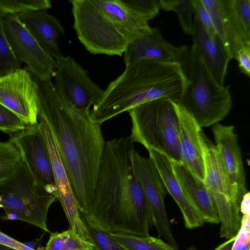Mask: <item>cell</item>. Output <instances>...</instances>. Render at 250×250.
Instances as JSON below:
<instances>
[{
  "mask_svg": "<svg viewBox=\"0 0 250 250\" xmlns=\"http://www.w3.org/2000/svg\"><path fill=\"white\" fill-rule=\"evenodd\" d=\"M110 236L128 250H175L161 238L124 232L109 233Z\"/></svg>",
  "mask_w": 250,
  "mask_h": 250,
  "instance_id": "23",
  "label": "cell"
},
{
  "mask_svg": "<svg viewBox=\"0 0 250 250\" xmlns=\"http://www.w3.org/2000/svg\"><path fill=\"white\" fill-rule=\"evenodd\" d=\"M0 104L15 113L27 126L37 124L39 95L36 78L21 68L0 76Z\"/></svg>",
  "mask_w": 250,
  "mask_h": 250,
  "instance_id": "13",
  "label": "cell"
},
{
  "mask_svg": "<svg viewBox=\"0 0 250 250\" xmlns=\"http://www.w3.org/2000/svg\"><path fill=\"white\" fill-rule=\"evenodd\" d=\"M0 201H1V197H0Z\"/></svg>",
  "mask_w": 250,
  "mask_h": 250,
  "instance_id": "41",
  "label": "cell"
},
{
  "mask_svg": "<svg viewBox=\"0 0 250 250\" xmlns=\"http://www.w3.org/2000/svg\"><path fill=\"white\" fill-rule=\"evenodd\" d=\"M240 211L243 215L250 214V193L249 191L243 196L240 205Z\"/></svg>",
  "mask_w": 250,
  "mask_h": 250,
  "instance_id": "37",
  "label": "cell"
},
{
  "mask_svg": "<svg viewBox=\"0 0 250 250\" xmlns=\"http://www.w3.org/2000/svg\"><path fill=\"white\" fill-rule=\"evenodd\" d=\"M212 130L215 146L231 188L239 200L248 191L244 168L237 134L233 125L219 123Z\"/></svg>",
  "mask_w": 250,
  "mask_h": 250,
  "instance_id": "15",
  "label": "cell"
},
{
  "mask_svg": "<svg viewBox=\"0 0 250 250\" xmlns=\"http://www.w3.org/2000/svg\"><path fill=\"white\" fill-rule=\"evenodd\" d=\"M187 250H196L195 248H194L190 247V248H188Z\"/></svg>",
  "mask_w": 250,
  "mask_h": 250,
  "instance_id": "40",
  "label": "cell"
},
{
  "mask_svg": "<svg viewBox=\"0 0 250 250\" xmlns=\"http://www.w3.org/2000/svg\"><path fill=\"white\" fill-rule=\"evenodd\" d=\"M159 4L161 9L175 12L183 32L191 35L194 14L191 0H159Z\"/></svg>",
  "mask_w": 250,
  "mask_h": 250,
  "instance_id": "26",
  "label": "cell"
},
{
  "mask_svg": "<svg viewBox=\"0 0 250 250\" xmlns=\"http://www.w3.org/2000/svg\"><path fill=\"white\" fill-rule=\"evenodd\" d=\"M53 78L57 92L76 108L90 111L104 90L90 78L88 72L70 56L56 61Z\"/></svg>",
  "mask_w": 250,
  "mask_h": 250,
  "instance_id": "12",
  "label": "cell"
},
{
  "mask_svg": "<svg viewBox=\"0 0 250 250\" xmlns=\"http://www.w3.org/2000/svg\"><path fill=\"white\" fill-rule=\"evenodd\" d=\"M204 182L217 210L221 224L220 237H235L240 229V201L233 192L214 145L204 134L202 137Z\"/></svg>",
  "mask_w": 250,
  "mask_h": 250,
  "instance_id": "8",
  "label": "cell"
},
{
  "mask_svg": "<svg viewBox=\"0 0 250 250\" xmlns=\"http://www.w3.org/2000/svg\"><path fill=\"white\" fill-rule=\"evenodd\" d=\"M4 16L0 11V76L21 68V65L15 55L5 34L3 25Z\"/></svg>",
  "mask_w": 250,
  "mask_h": 250,
  "instance_id": "27",
  "label": "cell"
},
{
  "mask_svg": "<svg viewBox=\"0 0 250 250\" xmlns=\"http://www.w3.org/2000/svg\"><path fill=\"white\" fill-rule=\"evenodd\" d=\"M179 46L166 41L160 30L151 28L129 42L124 53L125 65L144 60L175 62Z\"/></svg>",
  "mask_w": 250,
  "mask_h": 250,
  "instance_id": "19",
  "label": "cell"
},
{
  "mask_svg": "<svg viewBox=\"0 0 250 250\" xmlns=\"http://www.w3.org/2000/svg\"><path fill=\"white\" fill-rule=\"evenodd\" d=\"M73 27L93 54L122 56L129 42L150 31L148 21L128 9L121 0H72Z\"/></svg>",
  "mask_w": 250,
  "mask_h": 250,
  "instance_id": "4",
  "label": "cell"
},
{
  "mask_svg": "<svg viewBox=\"0 0 250 250\" xmlns=\"http://www.w3.org/2000/svg\"><path fill=\"white\" fill-rule=\"evenodd\" d=\"M51 6L49 0H0V11L5 15L47 10Z\"/></svg>",
  "mask_w": 250,
  "mask_h": 250,
  "instance_id": "29",
  "label": "cell"
},
{
  "mask_svg": "<svg viewBox=\"0 0 250 250\" xmlns=\"http://www.w3.org/2000/svg\"><path fill=\"white\" fill-rule=\"evenodd\" d=\"M0 244L17 250H39L31 246L32 243H21L0 230Z\"/></svg>",
  "mask_w": 250,
  "mask_h": 250,
  "instance_id": "36",
  "label": "cell"
},
{
  "mask_svg": "<svg viewBox=\"0 0 250 250\" xmlns=\"http://www.w3.org/2000/svg\"><path fill=\"white\" fill-rule=\"evenodd\" d=\"M132 164L134 174L145 195L151 214L153 225L159 237L175 250L178 246L173 236L167 213L165 199L167 191L161 177L152 161L135 149L132 153Z\"/></svg>",
  "mask_w": 250,
  "mask_h": 250,
  "instance_id": "9",
  "label": "cell"
},
{
  "mask_svg": "<svg viewBox=\"0 0 250 250\" xmlns=\"http://www.w3.org/2000/svg\"><path fill=\"white\" fill-rule=\"evenodd\" d=\"M233 5L244 33L250 41V0H233Z\"/></svg>",
  "mask_w": 250,
  "mask_h": 250,
  "instance_id": "33",
  "label": "cell"
},
{
  "mask_svg": "<svg viewBox=\"0 0 250 250\" xmlns=\"http://www.w3.org/2000/svg\"><path fill=\"white\" fill-rule=\"evenodd\" d=\"M27 125L13 112L0 104V130L12 136Z\"/></svg>",
  "mask_w": 250,
  "mask_h": 250,
  "instance_id": "31",
  "label": "cell"
},
{
  "mask_svg": "<svg viewBox=\"0 0 250 250\" xmlns=\"http://www.w3.org/2000/svg\"><path fill=\"white\" fill-rule=\"evenodd\" d=\"M194 17L209 31L215 33L210 14L201 0H191Z\"/></svg>",
  "mask_w": 250,
  "mask_h": 250,
  "instance_id": "34",
  "label": "cell"
},
{
  "mask_svg": "<svg viewBox=\"0 0 250 250\" xmlns=\"http://www.w3.org/2000/svg\"><path fill=\"white\" fill-rule=\"evenodd\" d=\"M94 245L69 229L51 233L44 250H93Z\"/></svg>",
  "mask_w": 250,
  "mask_h": 250,
  "instance_id": "25",
  "label": "cell"
},
{
  "mask_svg": "<svg viewBox=\"0 0 250 250\" xmlns=\"http://www.w3.org/2000/svg\"><path fill=\"white\" fill-rule=\"evenodd\" d=\"M0 250H17L12 248L0 244Z\"/></svg>",
  "mask_w": 250,
  "mask_h": 250,
  "instance_id": "39",
  "label": "cell"
},
{
  "mask_svg": "<svg viewBox=\"0 0 250 250\" xmlns=\"http://www.w3.org/2000/svg\"><path fill=\"white\" fill-rule=\"evenodd\" d=\"M179 122L178 145L181 163L204 181L202 128L178 103L174 102Z\"/></svg>",
  "mask_w": 250,
  "mask_h": 250,
  "instance_id": "16",
  "label": "cell"
},
{
  "mask_svg": "<svg viewBox=\"0 0 250 250\" xmlns=\"http://www.w3.org/2000/svg\"></svg>",
  "mask_w": 250,
  "mask_h": 250,
  "instance_id": "42",
  "label": "cell"
},
{
  "mask_svg": "<svg viewBox=\"0 0 250 250\" xmlns=\"http://www.w3.org/2000/svg\"><path fill=\"white\" fill-rule=\"evenodd\" d=\"M16 15L42 47L56 61L64 56L59 40L64 34L60 21L47 10L35 11Z\"/></svg>",
  "mask_w": 250,
  "mask_h": 250,
  "instance_id": "20",
  "label": "cell"
},
{
  "mask_svg": "<svg viewBox=\"0 0 250 250\" xmlns=\"http://www.w3.org/2000/svg\"><path fill=\"white\" fill-rule=\"evenodd\" d=\"M40 123L48 146L55 185L56 197L67 217L69 229L83 238L91 242L88 232L83 222L75 196L67 173L62 162L53 133L46 121L39 116Z\"/></svg>",
  "mask_w": 250,
  "mask_h": 250,
  "instance_id": "14",
  "label": "cell"
},
{
  "mask_svg": "<svg viewBox=\"0 0 250 250\" xmlns=\"http://www.w3.org/2000/svg\"><path fill=\"white\" fill-rule=\"evenodd\" d=\"M5 34L15 55L35 78L51 81L56 68V60L39 43L14 15H5Z\"/></svg>",
  "mask_w": 250,
  "mask_h": 250,
  "instance_id": "10",
  "label": "cell"
},
{
  "mask_svg": "<svg viewBox=\"0 0 250 250\" xmlns=\"http://www.w3.org/2000/svg\"><path fill=\"white\" fill-rule=\"evenodd\" d=\"M191 35L192 44L200 54L214 79L219 84L224 85L230 59L220 38L216 33L207 30L194 17Z\"/></svg>",
  "mask_w": 250,
  "mask_h": 250,
  "instance_id": "18",
  "label": "cell"
},
{
  "mask_svg": "<svg viewBox=\"0 0 250 250\" xmlns=\"http://www.w3.org/2000/svg\"><path fill=\"white\" fill-rule=\"evenodd\" d=\"M9 140L19 150L22 161L34 181L56 197L50 156L40 123L27 126Z\"/></svg>",
  "mask_w": 250,
  "mask_h": 250,
  "instance_id": "11",
  "label": "cell"
},
{
  "mask_svg": "<svg viewBox=\"0 0 250 250\" xmlns=\"http://www.w3.org/2000/svg\"><path fill=\"white\" fill-rule=\"evenodd\" d=\"M122 3L134 14L148 21L159 13V0H121Z\"/></svg>",
  "mask_w": 250,
  "mask_h": 250,
  "instance_id": "30",
  "label": "cell"
},
{
  "mask_svg": "<svg viewBox=\"0 0 250 250\" xmlns=\"http://www.w3.org/2000/svg\"><path fill=\"white\" fill-rule=\"evenodd\" d=\"M250 214L243 215L240 229L235 237L231 250H250Z\"/></svg>",
  "mask_w": 250,
  "mask_h": 250,
  "instance_id": "32",
  "label": "cell"
},
{
  "mask_svg": "<svg viewBox=\"0 0 250 250\" xmlns=\"http://www.w3.org/2000/svg\"><path fill=\"white\" fill-rule=\"evenodd\" d=\"M148 151L149 158L155 166L167 192L179 207L186 228L194 229L201 227L204 222L180 187L175 176L171 161L156 151Z\"/></svg>",
  "mask_w": 250,
  "mask_h": 250,
  "instance_id": "22",
  "label": "cell"
},
{
  "mask_svg": "<svg viewBox=\"0 0 250 250\" xmlns=\"http://www.w3.org/2000/svg\"><path fill=\"white\" fill-rule=\"evenodd\" d=\"M134 149L129 136L104 144L91 207L85 215L108 233L146 236L153 225L148 203L132 167Z\"/></svg>",
  "mask_w": 250,
  "mask_h": 250,
  "instance_id": "2",
  "label": "cell"
},
{
  "mask_svg": "<svg viewBox=\"0 0 250 250\" xmlns=\"http://www.w3.org/2000/svg\"><path fill=\"white\" fill-rule=\"evenodd\" d=\"M171 163L180 187L203 221L220 223L215 205L204 181L196 177L182 163L173 161Z\"/></svg>",
  "mask_w": 250,
  "mask_h": 250,
  "instance_id": "21",
  "label": "cell"
},
{
  "mask_svg": "<svg viewBox=\"0 0 250 250\" xmlns=\"http://www.w3.org/2000/svg\"><path fill=\"white\" fill-rule=\"evenodd\" d=\"M36 79L39 87L38 116L46 121L53 133L79 208L86 215L105 142L101 125L92 121L90 111L79 110L72 105L57 92L52 81Z\"/></svg>",
  "mask_w": 250,
  "mask_h": 250,
  "instance_id": "1",
  "label": "cell"
},
{
  "mask_svg": "<svg viewBox=\"0 0 250 250\" xmlns=\"http://www.w3.org/2000/svg\"><path fill=\"white\" fill-rule=\"evenodd\" d=\"M3 220L22 221L50 232L47 224L49 208L57 199L37 184L22 163L16 174L0 187Z\"/></svg>",
  "mask_w": 250,
  "mask_h": 250,
  "instance_id": "7",
  "label": "cell"
},
{
  "mask_svg": "<svg viewBox=\"0 0 250 250\" xmlns=\"http://www.w3.org/2000/svg\"><path fill=\"white\" fill-rule=\"evenodd\" d=\"M132 123V142L154 150L171 161L181 163L178 145L179 122L174 102L159 99L127 111Z\"/></svg>",
  "mask_w": 250,
  "mask_h": 250,
  "instance_id": "6",
  "label": "cell"
},
{
  "mask_svg": "<svg viewBox=\"0 0 250 250\" xmlns=\"http://www.w3.org/2000/svg\"><path fill=\"white\" fill-rule=\"evenodd\" d=\"M235 237L228 239L227 241L218 246L214 250H231Z\"/></svg>",
  "mask_w": 250,
  "mask_h": 250,
  "instance_id": "38",
  "label": "cell"
},
{
  "mask_svg": "<svg viewBox=\"0 0 250 250\" xmlns=\"http://www.w3.org/2000/svg\"><path fill=\"white\" fill-rule=\"evenodd\" d=\"M186 80L177 62L139 61L125 65L109 83L90 110L93 121L101 125L144 103L159 99L178 103Z\"/></svg>",
  "mask_w": 250,
  "mask_h": 250,
  "instance_id": "3",
  "label": "cell"
},
{
  "mask_svg": "<svg viewBox=\"0 0 250 250\" xmlns=\"http://www.w3.org/2000/svg\"><path fill=\"white\" fill-rule=\"evenodd\" d=\"M175 62L179 64L186 80L178 104L201 128L223 120L232 106L229 86L221 85L215 81L193 44L179 46Z\"/></svg>",
  "mask_w": 250,
  "mask_h": 250,
  "instance_id": "5",
  "label": "cell"
},
{
  "mask_svg": "<svg viewBox=\"0 0 250 250\" xmlns=\"http://www.w3.org/2000/svg\"><path fill=\"white\" fill-rule=\"evenodd\" d=\"M80 215L94 245L93 250H128L112 238L109 233L94 225L81 211Z\"/></svg>",
  "mask_w": 250,
  "mask_h": 250,
  "instance_id": "28",
  "label": "cell"
},
{
  "mask_svg": "<svg viewBox=\"0 0 250 250\" xmlns=\"http://www.w3.org/2000/svg\"><path fill=\"white\" fill-rule=\"evenodd\" d=\"M208 11L215 33L227 49L230 59L235 58L244 44H250L236 15L233 0H201Z\"/></svg>",
  "mask_w": 250,
  "mask_h": 250,
  "instance_id": "17",
  "label": "cell"
},
{
  "mask_svg": "<svg viewBox=\"0 0 250 250\" xmlns=\"http://www.w3.org/2000/svg\"><path fill=\"white\" fill-rule=\"evenodd\" d=\"M21 163L20 152L12 141L0 142V187L14 176Z\"/></svg>",
  "mask_w": 250,
  "mask_h": 250,
  "instance_id": "24",
  "label": "cell"
},
{
  "mask_svg": "<svg viewBox=\"0 0 250 250\" xmlns=\"http://www.w3.org/2000/svg\"><path fill=\"white\" fill-rule=\"evenodd\" d=\"M238 63L240 72L250 76V44L243 45L237 51L234 58Z\"/></svg>",
  "mask_w": 250,
  "mask_h": 250,
  "instance_id": "35",
  "label": "cell"
}]
</instances>
